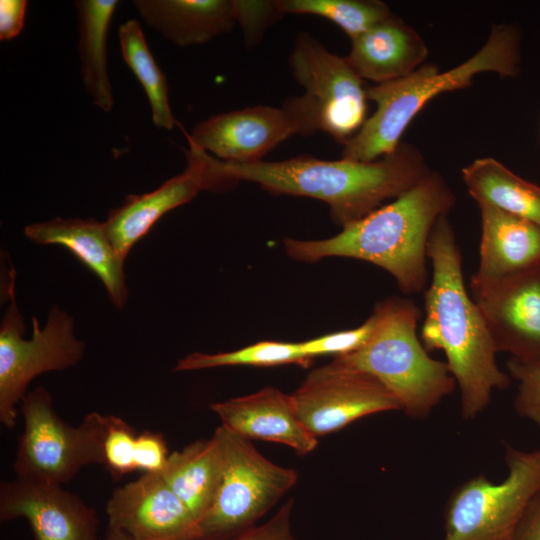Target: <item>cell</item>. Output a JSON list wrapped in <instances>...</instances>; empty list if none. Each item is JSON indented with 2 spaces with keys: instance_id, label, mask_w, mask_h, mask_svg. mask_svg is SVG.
<instances>
[{
  "instance_id": "277c9868",
  "label": "cell",
  "mask_w": 540,
  "mask_h": 540,
  "mask_svg": "<svg viewBox=\"0 0 540 540\" xmlns=\"http://www.w3.org/2000/svg\"><path fill=\"white\" fill-rule=\"evenodd\" d=\"M517 71L516 34L510 26L497 25L479 51L452 69L423 64L400 79L366 86L367 99L375 102L376 110L343 144L342 158L371 162L390 154L411 121L436 96L472 85L483 72L512 77Z\"/></svg>"
},
{
  "instance_id": "603a6c76",
  "label": "cell",
  "mask_w": 540,
  "mask_h": 540,
  "mask_svg": "<svg viewBox=\"0 0 540 540\" xmlns=\"http://www.w3.org/2000/svg\"><path fill=\"white\" fill-rule=\"evenodd\" d=\"M117 0L74 1L78 20V51L83 86L92 103L105 112L113 107L107 65V36Z\"/></svg>"
},
{
  "instance_id": "8fae6325",
  "label": "cell",
  "mask_w": 540,
  "mask_h": 540,
  "mask_svg": "<svg viewBox=\"0 0 540 540\" xmlns=\"http://www.w3.org/2000/svg\"><path fill=\"white\" fill-rule=\"evenodd\" d=\"M316 130L299 97L281 107L253 106L213 115L195 125L188 145L219 160L255 163L289 137Z\"/></svg>"
},
{
  "instance_id": "8992f818",
  "label": "cell",
  "mask_w": 540,
  "mask_h": 540,
  "mask_svg": "<svg viewBox=\"0 0 540 540\" xmlns=\"http://www.w3.org/2000/svg\"><path fill=\"white\" fill-rule=\"evenodd\" d=\"M21 413L24 431L13 464L17 477L62 485L84 466L104 465L106 415L88 413L72 427L58 416L49 391L42 386L26 393Z\"/></svg>"
},
{
  "instance_id": "5b68a950",
  "label": "cell",
  "mask_w": 540,
  "mask_h": 540,
  "mask_svg": "<svg viewBox=\"0 0 540 540\" xmlns=\"http://www.w3.org/2000/svg\"><path fill=\"white\" fill-rule=\"evenodd\" d=\"M371 316L374 325L366 343L334 361L375 377L407 416L427 417L456 382L446 362L431 358L417 335L420 308L410 299L390 297Z\"/></svg>"
},
{
  "instance_id": "484cf974",
  "label": "cell",
  "mask_w": 540,
  "mask_h": 540,
  "mask_svg": "<svg viewBox=\"0 0 540 540\" xmlns=\"http://www.w3.org/2000/svg\"><path fill=\"white\" fill-rule=\"evenodd\" d=\"M300 343L261 341L250 346L214 354L194 352L180 359L173 371H192L223 366L272 367L285 364H298L307 367L311 363Z\"/></svg>"
},
{
  "instance_id": "4316f807",
  "label": "cell",
  "mask_w": 540,
  "mask_h": 540,
  "mask_svg": "<svg viewBox=\"0 0 540 540\" xmlns=\"http://www.w3.org/2000/svg\"><path fill=\"white\" fill-rule=\"evenodd\" d=\"M285 14H311L328 19L354 39L392 13L378 0H277Z\"/></svg>"
},
{
  "instance_id": "ac0fdd59",
  "label": "cell",
  "mask_w": 540,
  "mask_h": 540,
  "mask_svg": "<svg viewBox=\"0 0 540 540\" xmlns=\"http://www.w3.org/2000/svg\"><path fill=\"white\" fill-rule=\"evenodd\" d=\"M24 234L35 244L68 249L101 280L113 305L119 309L125 306L129 296L125 259L112 245L105 222L57 217L27 225Z\"/></svg>"
},
{
  "instance_id": "9a60e30c",
  "label": "cell",
  "mask_w": 540,
  "mask_h": 540,
  "mask_svg": "<svg viewBox=\"0 0 540 540\" xmlns=\"http://www.w3.org/2000/svg\"><path fill=\"white\" fill-rule=\"evenodd\" d=\"M108 527L134 540H199V523L160 473H143L114 490Z\"/></svg>"
},
{
  "instance_id": "30bf717a",
  "label": "cell",
  "mask_w": 540,
  "mask_h": 540,
  "mask_svg": "<svg viewBox=\"0 0 540 540\" xmlns=\"http://www.w3.org/2000/svg\"><path fill=\"white\" fill-rule=\"evenodd\" d=\"M293 78L305 89L300 99L317 131L344 144L367 117L366 86L345 57L301 32L289 56Z\"/></svg>"
},
{
  "instance_id": "f546056e",
  "label": "cell",
  "mask_w": 540,
  "mask_h": 540,
  "mask_svg": "<svg viewBox=\"0 0 540 540\" xmlns=\"http://www.w3.org/2000/svg\"><path fill=\"white\" fill-rule=\"evenodd\" d=\"M373 325V318L370 316L356 328L299 342L300 348L303 354L311 360L320 355L333 354L335 357L347 355L357 351L366 343L372 333Z\"/></svg>"
},
{
  "instance_id": "7a4b0ae2",
  "label": "cell",
  "mask_w": 540,
  "mask_h": 540,
  "mask_svg": "<svg viewBox=\"0 0 540 540\" xmlns=\"http://www.w3.org/2000/svg\"><path fill=\"white\" fill-rule=\"evenodd\" d=\"M218 163L222 173L236 183L250 181L274 194L327 203L333 221L342 227L362 219L388 199H396L431 173L420 151L404 142L371 162L299 155L277 162L245 164L218 159Z\"/></svg>"
},
{
  "instance_id": "d590c367",
  "label": "cell",
  "mask_w": 540,
  "mask_h": 540,
  "mask_svg": "<svg viewBox=\"0 0 540 540\" xmlns=\"http://www.w3.org/2000/svg\"><path fill=\"white\" fill-rule=\"evenodd\" d=\"M100 540H134V539H132L131 537H129L128 535H126L125 533L117 529L107 526L105 535Z\"/></svg>"
},
{
  "instance_id": "d4e9b609",
  "label": "cell",
  "mask_w": 540,
  "mask_h": 540,
  "mask_svg": "<svg viewBox=\"0 0 540 540\" xmlns=\"http://www.w3.org/2000/svg\"><path fill=\"white\" fill-rule=\"evenodd\" d=\"M124 62L143 87L157 128L172 130L176 125L168 97L166 76L155 62L140 24L130 19L118 30Z\"/></svg>"
},
{
  "instance_id": "9c48e42d",
  "label": "cell",
  "mask_w": 540,
  "mask_h": 540,
  "mask_svg": "<svg viewBox=\"0 0 540 540\" xmlns=\"http://www.w3.org/2000/svg\"><path fill=\"white\" fill-rule=\"evenodd\" d=\"M10 303L0 326V422L7 429L16 425V405L38 375L76 365L86 349L73 333V319L54 305L44 328L32 317V338L25 340V324L14 295V277L8 287Z\"/></svg>"
},
{
  "instance_id": "1f68e13d",
  "label": "cell",
  "mask_w": 540,
  "mask_h": 540,
  "mask_svg": "<svg viewBox=\"0 0 540 540\" xmlns=\"http://www.w3.org/2000/svg\"><path fill=\"white\" fill-rule=\"evenodd\" d=\"M166 441L161 433L144 430L136 437L135 467L143 473H161L168 461Z\"/></svg>"
},
{
  "instance_id": "5bb4252c",
  "label": "cell",
  "mask_w": 540,
  "mask_h": 540,
  "mask_svg": "<svg viewBox=\"0 0 540 540\" xmlns=\"http://www.w3.org/2000/svg\"><path fill=\"white\" fill-rule=\"evenodd\" d=\"M470 290L497 352L540 364V267Z\"/></svg>"
},
{
  "instance_id": "7402d4cb",
  "label": "cell",
  "mask_w": 540,
  "mask_h": 540,
  "mask_svg": "<svg viewBox=\"0 0 540 540\" xmlns=\"http://www.w3.org/2000/svg\"><path fill=\"white\" fill-rule=\"evenodd\" d=\"M222 470V449L213 434L169 454L160 474L200 523L214 500Z\"/></svg>"
},
{
  "instance_id": "3957f363",
  "label": "cell",
  "mask_w": 540,
  "mask_h": 540,
  "mask_svg": "<svg viewBox=\"0 0 540 540\" xmlns=\"http://www.w3.org/2000/svg\"><path fill=\"white\" fill-rule=\"evenodd\" d=\"M455 195L443 177L431 172L391 203L382 205L330 238H285L286 253L302 262L348 257L377 265L389 272L400 290L419 293L427 283V245L434 225L455 204Z\"/></svg>"
},
{
  "instance_id": "6da1fadb",
  "label": "cell",
  "mask_w": 540,
  "mask_h": 540,
  "mask_svg": "<svg viewBox=\"0 0 540 540\" xmlns=\"http://www.w3.org/2000/svg\"><path fill=\"white\" fill-rule=\"evenodd\" d=\"M427 257L433 273L424 292L420 340L428 352H444L460 390L461 415L473 419L489 405L494 389L508 388L511 377L498 366L491 333L466 289L461 252L447 215L433 227Z\"/></svg>"
},
{
  "instance_id": "f1b7e54d",
  "label": "cell",
  "mask_w": 540,
  "mask_h": 540,
  "mask_svg": "<svg viewBox=\"0 0 540 540\" xmlns=\"http://www.w3.org/2000/svg\"><path fill=\"white\" fill-rule=\"evenodd\" d=\"M507 369L509 376L517 382L515 411L540 426V364L509 358Z\"/></svg>"
},
{
  "instance_id": "83f0119b",
  "label": "cell",
  "mask_w": 540,
  "mask_h": 540,
  "mask_svg": "<svg viewBox=\"0 0 540 540\" xmlns=\"http://www.w3.org/2000/svg\"><path fill=\"white\" fill-rule=\"evenodd\" d=\"M107 429L103 444L104 465L114 480L136 471V432L122 418L106 415Z\"/></svg>"
},
{
  "instance_id": "ba28073f",
  "label": "cell",
  "mask_w": 540,
  "mask_h": 540,
  "mask_svg": "<svg viewBox=\"0 0 540 540\" xmlns=\"http://www.w3.org/2000/svg\"><path fill=\"white\" fill-rule=\"evenodd\" d=\"M507 476L493 483L477 475L450 494L444 511L443 540H511L540 489V448L506 446Z\"/></svg>"
},
{
  "instance_id": "836d02e7",
  "label": "cell",
  "mask_w": 540,
  "mask_h": 540,
  "mask_svg": "<svg viewBox=\"0 0 540 540\" xmlns=\"http://www.w3.org/2000/svg\"><path fill=\"white\" fill-rule=\"evenodd\" d=\"M27 1H0V39L3 41L17 37L24 26Z\"/></svg>"
},
{
  "instance_id": "ffe728a7",
  "label": "cell",
  "mask_w": 540,
  "mask_h": 540,
  "mask_svg": "<svg viewBox=\"0 0 540 540\" xmlns=\"http://www.w3.org/2000/svg\"><path fill=\"white\" fill-rule=\"evenodd\" d=\"M351 41L345 58L362 79L376 84L405 77L428 55L423 38L393 14Z\"/></svg>"
},
{
  "instance_id": "e0dca14e",
  "label": "cell",
  "mask_w": 540,
  "mask_h": 540,
  "mask_svg": "<svg viewBox=\"0 0 540 540\" xmlns=\"http://www.w3.org/2000/svg\"><path fill=\"white\" fill-rule=\"evenodd\" d=\"M222 426L249 440L281 443L299 455L312 452L318 439L300 421L291 395L274 387L211 404Z\"/></svg>"
},
{
  "instance_id": "4dcf8cb0",
  "label": "cell",
  "mask_w": 540,
  "mask_h": 540,
  "mask_svg": "<svg viewBox=\"0 0 540 540\" xmlns=\"http://www.w3.org/2000/svg\"><path fill=\"white\" fill-rule=\"evenodd\" d=\"M236 22L241 26L246 46L260 42L267 28L283 16L274 1L233 0Z\"/></svg>"
},
{
  "instance_id": "d6986e66",
  "label": "cell",
  "mask_w": 540,
  "mask_h": 540,
  "mask_svg": "<svg viewBox=\"0 0 540 540\" xmlns=\"http://www.w3.org/2000/svg\"><path fill=\"white\" fill-rule=\"evenodd\" d=\"M479 265L470 284L496 282L540 267V227L489 204H478Z\"/></svg>"
},
{
  "instance_id": "52a82bcc",
  "label": "cell",
  "mask_w": 540,
  "mask_h": 540,
  "mask_svg": "<svg viewBox=\"0 0 540 540\" xmlns=\"http://www.w3.org/2000/svg\"><path fill=\"white\" fill-rule=\"evenodd\" d=\"M223 456L214 500L199 523V540H224L256 524L297 482L298 473L264 457L251 441L219 426Z\"/></svg>"
},
{
  "instance_id": "2e32d148",
  "label": "cell",
  "mask_w": 540,
  "mask_h": 540,
  "mask_svg": "<svg viewBox=\"0 0 540 540\" xmlns=\"http://www.w3.org/2000/svg\"><path fill=\"white\" fill-rule=\"evenodd\" d=\"M25 519L34 540H100L93 508L61 485L16 477L0 484V520Z\"/></svg>"
},
{
  "instance_id": "d6a6232c",
  "label": "cell",
  "mask_w": 540,
  "mask_h": 540,
  "mask_svg": "<svg viewBox=\"0 0 540 540\" xmlns=\"http://www.w3.org/2000/svg\"><path fill=\"white\" fill-rule=\"evenodd\" d=\"M294 500H287L265 523L254 525L224 540H297L291 531Z\"/></svg>"
},
{
  "instance_id": "e575fe53",
  "label": "cell",
  "mask_w": 540,
  "mask_h": 540,
  "mask_svg": "<svg viewBox=\"0 0 540 540\" xmlns=\"http://www.w3.org/2000/svg\"><path fill=\"white\" fill-rule=\"evenodd\" d=\"M511 540H540V489L528 505Z\"/></svg>"
},
{
  "instance_id": "7c38bea8",
  "label": "cell",
  "mask_w": 540,
  "mask_h": 540,
  "mask_svg": "<svg viewBox=\"0 0 540 540\" xmlns=\"http://www.w3.org/2000/svg\"><path fill=\"white\" fill-rule=\"evenodd\" d=\"M291 396L300 421L317 438L362 417L401 410L394 395L375 377L334 360L309 373Z\"/></svg>"
},
{
  "instance_id": "cb8c5ba5",
  "label": "cell",
  "mask_w": 540,
  "mask_h": 540,
  "mask_svg": "<svg viewBox=\"0 0 540 540\" xmlns=\"http://www.w3.org/2000/svg\"><path fill=\"white\" fill-rule=\"evenodd\" d=\"M462 179L477 204H489L540 227V187L515 175L491 157L462 169Z\"/></svg>"
},
{
  "instance_id": "44dd1931",
  "label": "cell",
  "mask_w": 540,
  "mask_h": 540,
  "mask_svg": "<svg viewBox=\"0 0 540 540\" xmlns=\"http://www.w3.org/2000/svg\"><path fill=\"white\" fill-rule=\"evenodd\" d=\"M146 24L173 44H205L228 33L236 22L233 0H134Z\"/></svg>"
},
{
  "instance_id": "4fadbf2b",
  "label": "cell",
  "mask_w": 540,
  "mask_h": 540,
  "mask_svg": "<svg viewBox=\"0 0 540 540\" xmlns=\"http://www.w3.org/2000/svg\"><path fill=\"white\" fill-rule=\"evenodd\" d=\"M187 166L153 191L127 195L123 203L111 209L105 221L109 239L124 259L132 247L166 213L195 198L202 191L229 189L236 182L224 176L218 159L189 145Z\"/></svg>"
}]
</instances>
